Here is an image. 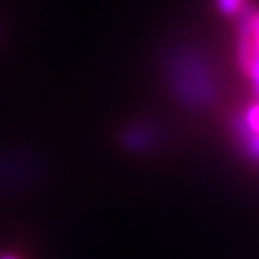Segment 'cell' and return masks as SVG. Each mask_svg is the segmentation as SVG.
<instances>
[{
	"mask_svg": "<svg viewBox=\"0 0 259 259\" xmlns=\"http://www.w3.org/2000/svg\"><path fill=\"white\" fill-rule=\"evenodd\" d=\"M171 86L188 106H208L217 98V86L202 57L186 53L171 63Z\"/></svg>",
	"mask_w": 259,
	"mask_h": 259,
	"instance_id": "6da1fadb",
	"label": "cell"
},
{
	"mask_svg": "<svg viewBox=\"0 0 259 259\" xmlns=\"http://www.w3.org/2000/svg\"><path fill=\"white\" fill-rule=\"evenodd\" d=\"M233 131L239 139L241 149L259 163V100L247 104L233 118Z\"/></svg>",
	"mask_w": 259,
	"mask_h": 259,
	"instance_id": "7a4b0ae2",
	"label": "cell"
},
{
	"mask_svg": "<svg viewBox=\"0 0 259 259\" xmlns=\"http://www.w3.org/2000/svg\"><path fill=\"white\" fill-rule=\"evenodd\" d=\"M243 68V72H245V76L249 78V82H251V86H253V92H255V96H257V100H259V57L255 55V57H251L245 66H241Z\"/></svg>",
	"mask_w": 259,
	"mask_h": 259,
	"instance_id": "3957f363",
	"label": "cell"
},
{
	"mask_svg": "<svg viewBox=\"0 0 259 259\" xmlns=\"http://www.w3.org/2000/svg\"><path fill=\"white\" fill-rule=\"evenodd\" d=\"M217 7L225 17H239L247 7V0H217Z\"/></svg>",
	"mask_w": 259,
	"mask_h": 259,
	"instance_id": "277c9868",
	"label": "cell"
},
{
	"mask_svg": "<svg viewBox=\"0 0 259 259\" xmlns=\"http://www.w3.org/2000/svg\"><path fill=\"white\" fill-rule=\"evenodd\" d=\"M249 27H251V37H253V49L255 55L259 57V11H249Z\"/></svg>",
	"mask_w": 259,
	"mask_h": 259,
	"instance_id": "5b68a950",
	"label": "cell"
},
{
	"mask_svg": "<svg viewBox=\"0 0 259 259\" xmlns=\"http://www.w3.org/2000/svg\"><path fill=\"white\" fill-rule=\"evenodd\" d=\"M0 259H19V257H15V255H3Z\"/></svg>",
	"mask_w": 259,
	"mask_h": 259,
	"instance_id": "8992f818",
	"label": "cell"
}]
</instances>
